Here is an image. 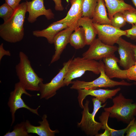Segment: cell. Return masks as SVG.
<instances>
[{
    "instance_id": "cell-1",
    "label": "cell",
    "mask_w": 136,
    "mask_h": 136,
    "mask_svg": "<svg viewBox=\"0 0 136 136\" xmlns=\"http://www.w3.org/2000/svg\"><path fill=\"white\" fill-rule=\"evenodd\" d=\"M27 12L26 2H23L14 10L10 18L0 25V36L7 42L21 41L24 36V24Z\"/></svg>"
},
{
    "instance_id": "cell-2",
    "label": "cell",
    "mask_w": 136,
    "mask_h": 136,
    "mask_svg": "<svg viewBox=\"0 0 136 136\" xmlns=\"http://www.w3.org/2000/svg\"><path fill=\"white\" fill-rule=\"evenodd\" d=\"M19 56V61L15 68L19 82L26 90L39 91V85L43 82V79L39 77L35 72L25 53L20 51Z\"/></svg>"
},
{
    "instance_id": "cell-3",
    "label": "cell",
    "mask_w": 136,
    "mask_h": 136,
    "mask_svg": "<svg viewBox=\"0 0 136 136\" xmlns=\"http://www.w3.org/2000/svg\"><path fill=\"white\" fill-rule=\"evenodd\" d=\"M113 105L105 108L109 113V117L128 124L136 116V103L132 99L125 98L121 93L112 99Z\"/></svg>"
},
{
    "instance_id": "cell-4",
    "label": "cell",
    "mask_w": 136,
    "mask_h": 136,
    "mask_svg": "<svg viewBox=\"0 0 136 136\" xmlns=\"http://www.w3.org/2000/svg\"><path fill=\"white\" fill-rule=\"evenodd\" d=\"M99 62L93 60L77 57L71 59L65 74L64 83L65 86L71 83L73 79L81 77L86 71L100 74Z\"/></svg>"
},
{
    "instance_id": "cell-5",
    "label": "cell",
    "mask_w": 136,
    "mask_h": 136,
    "mask_svg": "<svg viewBox=\"0 0 136 136\" xmlns=\"http://www.w3.org/2000/svg\"><path fill=\"white\" fill-rule=\"evenodd\" d=\"M93 108L92 113L89 111V101L87 100L84 105L82 112V117L81 121L77 123V125L87 135L97 136L98 131L101 129L102 124L98 122L95 120V117L97 112L101 108L104 107L106 105L105 103L103 106L102 103L98 99L93 97L92 99Z\"/></svg>"
},
{
    "instance_id": "cell-6",
    "label": "cell",
    "mask_w": 136,
    "mask_h": 136,
    "mask_svg": "<svg viewBox=\"0 0 136 136\" xmlns=\"http://www.w3.org/2000/svg\"><path fill=\"white\" fill-rule=\"evenodd\" d=\"M100 75L97 78L90 82H86L77 80L72 81L71 89L77 90L82 89H95L98 88H111L118 86H130L132 84L124 80L120 81H115L109 78L105 74L103 61H99Z\"/></svg>"
},
{
    "instance_id": "cell-7",
    "label": "cell",
    "mask_w": 136,
    "mask_h": 136,
    "mask_svg": "<svg viewBox=\"0 0 136 136\" xmlns=\"http://www.w3.org/2000/svg\"><path fill=\"white\" fill-rule=\"evenodd\" d=\"M26 90L19 82L15 84L14 90L10 93L8 105L10 108L12 119L11 126L12 125L15 121L16 111L20 108H25L33 113L39 115L38 110L40 106L36 109L32 108L26 104L22 99V96L23 94L30 97L33 96L28 93Z\"/></svg>"
},
{
    "instance_id": "cell-8",
    "label": "cell",
    "mask_w": 136,
    "mask_h": 136,
    "mask_svg": "<svg viewBox=\"0 0 136 136\" xmlns=\"http://www.w3.org/2000/svg\"><path fill=\"white\" fill-rule=\"evenodd\" d=\"M71 59L63 63L62 68L50 82L40 84V99H49L56 95L57 90L65 86L64 80Z\"/></svg>"
},
{
    "instance_id": "cell-9",
    "label": "cell",
    "mask_w": 136,
    "mask_h": 136,
    "mask_svg": "<svg viewBox=\"0 0 136 136\" xmlns=\"http://www.w3.org/2000/svg\"><path fill=\"white\" fill-rule=\"evenodd\" d=\"M118 49L115 46H110L103 43L98 38L95 39L90 45L88 49L82 54L84 58L101 60L114 54Z\"/></svg>"
},
{
    "instance_id": "cell-10",
    "label": "cell",
    "mask_w": 136,
    "mask_h": 136,
    "mask_svg": "<svg viewBox=\"0 0 136 136\" xmlns=\"http://www.w3.org/2000/svg\"><path fill=\"white\" fill-rule=\"evenodd\" d=\"M98 38L104 44L113 46L122 36H126L127 32L111 25L99 24L93 23Z\"/></svg>"
},
{
    "instance_id": "cell-11",
    "label": "cell",
    "mask_w": 136,
    "mask_h": 136,
    "mask_svg": "<svg viewBox=\"0 0 136 136\" xmlns=\"http://www.w3.org/2000/svg\"><path fill=\"white\" fill-rule=\"evenodd\" d=\"M121 90L120 87L110 90L95 89H82L77 90L78 92V99L80 107L83 109V101L88 95L95 97L102 104L105 103L108 99H112Z\"/></svg>"
},
{
    "instance_id": "cell-12",
    "label": "cell",
    "mask_w": 136,
    "mask_h": 136,
    "mask_svg": "<svg viewBox=\"0 0 136 136\" xmlns=\"http://www.w3.org/2000/svg\"><path fill=\"white\" fill-rule=\"evenodd\" d=\"M27 12L28 13V21L32 23L36 21L39 16L44 15L48 20L54 18V14L50 9H46L44 0H32L26 2Z\"/></svg>"
},
{
    "instance_id": "cell-13",
    "label": "cell",
    "mask_w": 136,
    "mask_h": 136,
    "mask_svg": "<svg viewBox=\"0 0 136 136\" xmlns=\"http://www.w3.org/2000/svg\"><path fill=\"white\" fill-rule=\"evenodd\" d=\"M118 45V51L120 55L119 63L124 70H127L134 65L136 62L132 44L120 37L116 43Z\"/></svg>"
},
{
    "instance_id": "cell-14",
    "label": "cell",
    "mask_w": 136,
    "mask_h": 136,
    "mask_svg": "<svg viewBox=\"0 0 136 136\" xmlns=\"http://www.w3.org/2000/svg\"><path fill=\"white\" fill-rule=\"evenodd\" d=\"M83 0H70L71 6L64 18L57 21L64 23L74 30L79 27L78 23L82 17V3Z\"/></svg>"
},
{
    "instance_id": "cell-15",
    "label": "cell",
    "mask_w": 136,
    "mask_h": 136,
    "mask_svg": "<svg viewBox=\"0 0 136 136\" xmlns=\"http://www.w3.org/2000/svg\"><path fill=\"white\" fill-rule=\"evenodd\" d=\"M74 30L68 27L60 31L55 36L53 44L55 47L54 53L52 56L50 64L58 61L67 44L69 43L71 35Z\"/></svg>"
},
{
    "instance_id": "cell-16",
    "label": "cell",
    "mask_w": 136,
    "mask_h": 136,
    "mask_svg": "<svg viewBox=\"0 0 136 136\" xmlns=\"http://www.w3.org/2000/svg\"><path fill=\"white\" fill-rule=\"evenodd\" d=\"M103 60L105 73L109 78L128 80L127 70H122L120 68L118 64L119 59L115 56V54Z\"/></svg>"
},
{
    "instance_id": "cell-17",
    "label": "cell",
    "mask_w": 136,
    "mask_h": 136,
    "mask_svg": "<svg viewBox=\"0 0 136 136\" xmlns=\"http://www.w3.org/2000/svg\"><path fill=\"white\" fill-rule=\"evenodd\" d=\"M47 118V115L44 114L42 118V121L38 122L40 125L38 126L33 125L29 121L26 120L25 124L28 132L35 133L40 136H55L59 131L57 130H53L50 128Z\"/></svg>"
},
{
    "instance_id": "cell-18",
    "label": "cell",
    "mask_w": 136,
    "mask_h": 136,
    "mask_svg": "<svg viewBox=\"0 0 136 136\" xmlns=\"http://www.w3.org/2000/svg\"><path fill=\"white\" fill-rule=\"evenodd\" d=\"M67 27L65 24L56 21L51 24L45 29L41 30L33 31L32 34L37 37H44L46 39L49 43L52 44H53V39L56 35Z\"/></svg>"
},
{
    "instance_id": "cell-19",
    "label": "cell",
    "mask_w": 136,
    "mask_h": 136,
    "mask_svg": "<svg viewBox=\"0 0 136 136\" xmlns=\"http://www.w3.org/2000/svg\"><path fill=\"white\" fill-rule=\"evenodd\" d=\"M108 11V17L110 20L116 13L125 10L136 11L131 5L120 0H104Z\"/></svg>"
},
{
    "instance_id": "cell-20",
    "label": "cell",
    "mask_w": 136,
    "mask_h": 136,
    "mask_svg": "<svg viewBox=\"0 0 136 136\" xmlns=\"http://www.w3.org/2000/svg\"><path fill=\"white\" fill-rule=\"evenodd\" d=\"M78 24L79 26L82 27L84 29L86 45H90L96 39L97 35L92 19L88 17H82L79 20Z\"/></svg>"
},
{
    "instance_id": "cell-21",
    "label": "cell",
    "mask_w": 136,
    "mask_h": 136,
    "mask_svg": "<svg viewBox=\"0 0 136 136\" xmlns=\"http://www.w3.org/2000/svg\"><path fill=\"white\" fill-rule=\"evenodd\" d=\"M104 0H98L93 18V23L99 24L111 25L110 20L108 16Z\"/></svg>"
},
{
    "instance_id": "cell-22",
    "label": "cell",
    "mask_w": 136,
    "mask_h": 136,
    "mask_svg": "<svg viewBox=\"0 0 136 136\" xmlns=\"http://www.w3.org/2000/svg\"><path fill=\"white\" fill-rule=\"evenodd\" d=\"M109 115V113L105 111L103 112L99 117V119L102 124L101 129L108 131L110 134V136H123L124 134L130 125L134 122L135 120L134 118L128 124L125 128L121 130H117L112 128L110 127L108 124V122Z\"/></svg>"
},
{
    "instance_id": "cell-23",
    "label": "cell",
    "mask_w": 136,
    "mask_h": 136,
    "mask_svg": "<svg viewBox=\"0 0 136 136\" xmlns=\"http://www.w3.org/2000/svg\"><path fill=\"white\" fill-rule=\"evenodd\" d=\"M74 31L70 36L69 43L76 49L83 48L86 45L83 28L80 26Z\"/></svg>"
},
{
    "instance_id": "cell-24",
    "label": "cell",
    "mask_w": 136,
    "mask_h": 136,
    "mask_svg": "<svg viewBox=\"0 0 136 136\" xmlns=\"http://www.w3.org/2000/svg\"><path fill=\"white\" fill-rule=\"evenodd\" d=\"M98 1V0H83L82 6V17H87L92 18Z\"/></svg>"
},
{
    "instance_id": "cell-25",
    "label": "cell",
    "mask_w": 136,
    "mask_h": 136,
    "mask_svg": "<svg viewBox=\"0 0 136 136\" xmlns=\"http://www.w3.org/2000/svg\"><path fill=\"white\" fill-rule=\"evenodd\" d=\"M26 127L25 122H22L17 124L13 127L11 132L10 130L7 132L4 136H30Z\"/></svg>"
},
{
    "instance_id": "cell-26",
    "label": "cell",
    "mask_w": 136,
    "mask_h": 136,
    "mask_svg": "<svg viewBox=\"0 0 136 136\" xmlns=\"http://www.w3.org/2000/svg\"><path fill=\"white\" fill-rule=\"evenodd\" d=\"M111 25L117 28L120 29L126 23V21L122 13L121 12L116 13L110 20Z\"/></svg>"
},
{
    "instance_id": "cell-27",
    "label": "cell",
    "mask_w": 136,
    "mask_h": 136,
    "mask_svg": "<svg viewBox=\"0 0 136 136\" xmlns=\"http://www.w3.org/2000/svg\"><path fill=\"white\" fill-rule=\"evenodd\" d=\"M14 10L6 3L0 7V17L5 22L8 20L13 14Z\"/></svg>"
},
{
    "instance_id": "cell-28",
    "label": "cell",
    "mask_w": 136,
    "mask_h": 136,
    "mask_svg": "<svg viewBox=\"0 0 136 136\" xmlns=\"http://www.w3.org/2000/svg\"><path fill=\"white\" fill-rule=\"evenodd\" d=\"M121 12L126 22L132 24V25L136 24V11L126 10Z\"/></svg>"
},
{
    "instance_id": "cell-29",
    "label": "cell",
    "mask_w": 136,
    "mask_h": 136,
    "mask_svg": "<svg viewBox=\"0 0 136 136\" xmlns=\"http://www.w3.org/2000/svg\"><path fill=\"white\" fill-rule=\"evenodd\" d=\"M127 76L128 80L135 81L134 84L136 85V63L127 70Z\"/></svg>"
},
{
    "instance_id": "cell-30",
    "label": "cell",
    "mask_w": 136,
    "mask_h": 136,
    "mask_svg": "<svg viewBox=\"0 0 136 136\" xmlns=\"http://www.w3.org/2000/svg\"><path fill=\"white\" fill-rule=\"evenodd\" d=\"M125 133L126 136H136V119L129 127Z\"/></svg>"
},
{
    "instance_id": "cell-31",
    "label": "cell",
    "mask_w": 136,
    "mask_h": 136,
    "mask_svg": "<svg viewBox=\"0 0 136 136\" xmlns=\"http://www.w3.org/2000/svg\"><path fill=\"white\" fill-rule=\"evenodd\" d=\"M126 36L132 40L136 39V24L132 25L131 28L126 30Z\"/></svg>"
},
{
    "instance_id": "cell-32",
    "label": "cell",
    "mask_w": 136,
    "mask_h": 136,
    "mask_svg": "<svg viewBox=\"0 0 136 136\" xmlns=\"http://www.w3.org/2000/svg\"><path fill=\"white\" fill-rule=\"evenodd\" d=\"M21 0H5V3L15 10L19 5Z\"/></svg>"
},
{
    "instance_id": "cell-33",
    "label": "cell",
    "mask_w": 136,
    "mask_h": 136,
    "mask_svg": "<svg viewBox=\"0 0 136 136\" xmlns=\"http://www.w3.org/2000/svg\"><path fill=\"white\" fill-rule=\"evenodd\" d=\"M11 55L9 51L4 49V44L2 43L0 45V61H1L3 57L4 56H10Z\"/></svg>"
},
{
    "instance_id": "cell-34",
    "label": "cell",
    "mask_w": 136,
    "mask_h": 136,
    "mask_svg": "<svg viewBox=\"0 0 136 136\" xmlns=\"http://www.w3.org/2000/svg\"><path fill=\"white\" fill-rule=\"evenodd\" d=\"M53 1L55 4V9L58 11H62L64 10L62 4L61 0H52Z\"/></svg>"
},
{
    "instance_id": "cell-35",
    "label": "cell",
    "mask_w": 136,
    "mask_h": 136,
    "mask_svg": "<svg viewBox=\"0 0 136 136\" xmlns=\"http://www.w3.org/2000/svg\"><path fill=\"white\" fill-rule=\"evenodd\" d=\"M97 136H110V134L108 131L105 130L103 133L100 134L98 133Z\"/></svg>"
},
{
    "instance_id": "cell-36",
    "label": "cell",
    "mask_w": 136,
    "mask_h": 136,
    "mask_svg": "<svg viewBox=\"0 0 136 136\" xmlns=\"http://www.w3.org/2000/svg\"><path fill=\"white\" fill-rule=\"evenodd\" d=\"M132 48L134 51L135 57V60L136 62V45L132 44L131 45Z\"/></svg>"
},
{
    "instance_id": "cell-37",
    "label": "cell",
    "mask_w": 136,
    "mask_h": 136,
    "mask_svg": "<svg viewBox=\"0 0 136 136\" xmlns=\"http://www.w3.org/2000/svg\"><path fill=\"white\" fill-rule=\"evenodd\" d=\"M133 4L135 6V10L136 11V0H131Z\"/></svg>"
},
{
    "instance_id": "cell-38",
    "label": "cell",
    "mask_w": 136,
    "mask_h": 136,
    "mask_svg": "<svg viewBox=\"0 0 136 136\" xmlns=\"http://www.w3.org/2000/svg\"><path fill=\"white\" fill-rule=\"evenodd\" d=\"M123 1H124L125 0H120Z\"/></svg>"
},
{
    "instance_id": "cell-39",
    "label": "cell",
    "mask_w": 136,
    "mask_h": 136,
    "mask_svg": "<svg viewBox=\"0 0 136 136\" xmlns=\"http://www.w3.org/2000/svg\"><path fill=\"white\" fill-rule=\"evenodd\" d=\"M135 63H136V62H135Z\"/></svg>"
},
{
    "instance_id": "cell-40",
    "label": "cell",
    "mask_w": 136,
    "mask_h": 136,
    "mask_svg": "<svg viewBox=\"0 0 136 136\" xmlns=\"http://www.w3.org/2000/svg\"><path fill=\"white\" fill-rule=\"evenodd\" d=\"M135 41H136V40H135Z\"/></svg>"
}]
</instances>
